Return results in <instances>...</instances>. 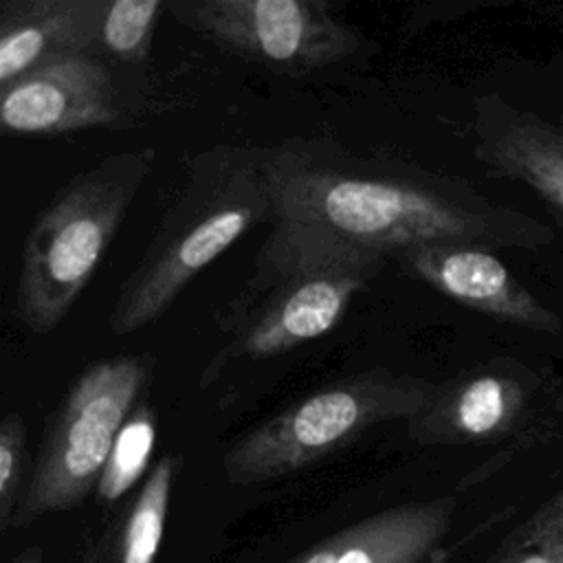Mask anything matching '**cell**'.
I'll return each mask as SVG.
<instances>
[{
    "label": "cell",
    "mask_w": 563,
    "mask_h": 563,
    "mask_svg": "<svg viewBox=\"0 0 563 563\" xmlns=\"http://www.w3.org/2000/svg\"><path fill=\"white\" fill-rule=\"evenodd\" d=\"M273 224L306 229L383 255L424 242L537 249L554 231L464 180L389 156H363L328 139L262 147Z\"/></svg>",
    "instance_id": "obj_1"
},
{
    "label": "cell",
    "mask_w": 563,
    "mask_h": 563,
    "mask_svg": "<svg viewBox=\"0 0 563 563\" xmlns=\"http://www.w3.org/2000/svg\"><path fill=\"white\" fill-rule=\"evenodd\" d=\"M264 220H273V194L262 147L220 143L196 154L145 253L119 286L110 332L123 336L158 321L202 268Z\"/></svg>",
    "instance_id": "obj_2"
},
{
    "label": "cell",
    "mask_w": 563,
    "mask_h": 563,
    "mask_svg": "<svg viewBox=\"0 0 563 563\" xmlns=\"http://www.w3.org/2000/svg\"><path fill=\"white\" fill-rule=\"evenodd\" d=\"M387 260L358 244L273 224L224 317L231 336L205 365L200 387L235 361L279 356L334 330Z\"/></svg>",
    "instance_id": "obj_3"
},
{
    "label": "cell",
    "mask_w": 563,
    "mask_h": 563,
    "mask_svg": "<svg viewBox=\"0 0 563 563\" xmlns=\"http://www.w3.org/2000/svg\"><path fill=\"white\" fill-rule=\"evenodd\" d=\"M154 163V147L108 154L42 209L22 242L13 295L15 319L29 332L48 334L66 319Z\"/></svg>",
    "instance_id": "obj_4"
},
{
    "label": "cell",
    "mask_w": 563,
    "mask_h": 563,
    "mask_svg": "<svg viewBox=\"0 0 563 563\" xmlns=\"http://www.w3.org/2000/svg\"><path fill=\"white\" fill-rule=\"evenodd\" d=\"M433 389V380L389 367L350 374L242 433L224 451L222 473L238 486L288 477L345 449L378 424L407 422Z\"/></svg>",
    "instance_id": "obj_5"
},
{
    "label": "cell",
    "mask_w": 563,
    "mask_h": 563,
    "mask_svg": "<svg viewBox=\"0 0 563 563\" xmlns=\"http://www.w3.org/2000/svg\"><path fill=\"white\" fill-rule=\"evenodd\" d=\"M150 354L90 363L48 418L13 528L79 506L97 493L114 440L152 378Z\"/></svg>",
    "instance_id": "obj_6"
},
{
    "label": "cell",
    "mask_w": 563,
    "mask_h": 563,
    "mask_svg": "<svg viewBox=\"0 0 563 563\" xmlns=\"http://www.w3.org/2000/svg\"><path fill=\"white\" fill-rule=\"evenodd\" d=\"M176 24L279 75L350 59L361 33L328 0H167Z\"/></svg>",
    "instance_id": "obj_7"
},
{
    "label": "cell",
    "mask_w": 563,
    "mask_h": 563,
    "mask_svg": "<svg viewBox=\"0 0 563 563\" xmlns=\"http://www.w3.org/2000/svg\"><path fill=\"white\" fill-rule=\"evenodd\" d=\"M132 114L99 53H68L0 88L2 134H66L128 128Z\"/></svg>",
    "instance_id": "obj_8"
},
{
    "label": "cell",
    "mask_w": 563,
    "mask_h": 563,
    "mask_svg": "<svg viewBox=\"0 0 563 563\" xmlns=\"http://www.w3.org/2000/svg\"><path fill=\"white\" fill-rule=\"evenodd\" d=\"M537 378L510 361H490L435 383L407 420L416 444H479L508 435L528 413Z\"/></svg>",
    "instance_id": "obj_9"
},
{
    "label": "cell",
    "mask_w": 563,
    "mask_h": 563,
    "mask_svg": "<svg viewBox=\"0 0 563 563\" xmlns=\"http://www.w3.org/2000/svg\"><path fill=\"white\" fill-rule=\"evenodd\" d=\"M407 275L440 295L488 317L541 330L561 332L559 317L548 310L486 246L468 242H424L389 255Z\"/></svg>",
    "instance_id": "obj_10"
},
{
    "label": "cell",
    "mask_w": 563,
    "mask_h": 563,
    "mask_svg": "<svg viewBox=\"0 0 563 563\" xmlns=\"http://www.w3.org/2000/svg\"><path fill=\"white\" fill-rule=\"evenodd\" d=\"M453 515V497L398 504L332 532L288 563H438Z\"/></svg>",
    "instance_id": "obj_11"
},
{
    "label": "cell",
    "mask_w": 563,
    "mask_h": 563,
    "mask_svg": "<svg viewBox=\"0 0 563 563\" xmlns=\"http://www.w3.org/2000/svg\"><path fill=\"white\" fill-rule=\"evenodd\" d=\"M473 128L477 158L523 183L563 218V112L550 119L488 95L475 103Z\"/></svg>",
    "instance_id": "obj_12"
},
{
    "label": "cell",
    "mask_w": 563,
    "mask_h": 563,
    "mask_svg": "<svg viewBox=\"0 0 563 563\" xmlns=\"http://www.w3.org/2000/svg\"><path fill=\"white\" fill-rule=\"evenodd\" d=\"M106 0H2L0 88L68 53H97Z\"/></svg>",
    "instance_id": "obj_13"
},
{
    "label": "cell",
    "mask_w": 563,
    "mask_h": 563,
    "mask_svg": "<svg viewBox=\"0 0 563 563\" xmlns=\"http://www.w3.org/2000/svg\"><path fill=\"white\" fill-rule=\"evenodd\" d=\"M178 471V453L156 460L121 515L90 545L84 563H156Z\"/></svg>",
    "instance_id": "obj_14"
},
{
    "label": "cell",
    "mask_w": 563,
    "mask_h": 563,
    "mask_svg": "<svg viewBox=\"0 0 563 563\" xmlns=\"http://www.w3.org/2000/svg\"><path fill=\"white\" fill-rule=\"evenodd\" d=\"M167 0H106L97 53L121 64H143Z\"/></svg>",
    "instance_id": "obj_15"
},
{
    "label": "cell",
    "mask_w": 563,
    "mask_h": 563,
    "mask_svg": "<svg viewBox=\"0 0 563 563\" xmlns=\"http://www.w3.org/2000/svg\"><path fill=\"white\" fill-rule=\"evenodd\" d=\"M156 429L154 409L147 402H141L130 413L114 440L106 471L97 486V497L101 501L119 499L132 484H136L141 475H147V462L156 446Z\"/></svg>",
    "instance_id": "obj_16"
},
{
    "label": "cell",
    "mask_w": 563,
    "mask_h": 563,
    "mask_svg": "<svg viewBox=\"0 0 563 563\" xmlns=\"http://www.w3.org/2000/svg\"><path fill=\"white\" fill-rule=\"evenodd\" d=\"M482 563H563V490L532 512Z\"/></svg>",
    "instance_id": "obj_17"
},
{
    "label": "cell",
    "mask_w": 563,
    "mask_h": 563,
    "mask_svg": "<svg viewBox=\"0 0 563 563\" xmlns=\"http://www.w3.org/2000/svg\"><path fill=\"white\" fill-rule=\"evenodd\" d=\"M26 424L18 411L0 422V528H13V519L26 490Z\"/></svg>",
    "instance_id": "obj_18"
},
{
    "label": "cell",
    "mask_w": 563,
    "mask_h": 563,
    "mask_svg": "<svg viewBox=\"0 0 563 563\" xmlns=\"http://www.w3.org/2000/svg\"><path fill=\"white\" fill-rule=\"evenodd\" d=\"M44 554L40 545H26L22 548L18 554H13L7 563H42Z\"/></svg>",
    "instance_id": "obj_19"
}]
</instances>
